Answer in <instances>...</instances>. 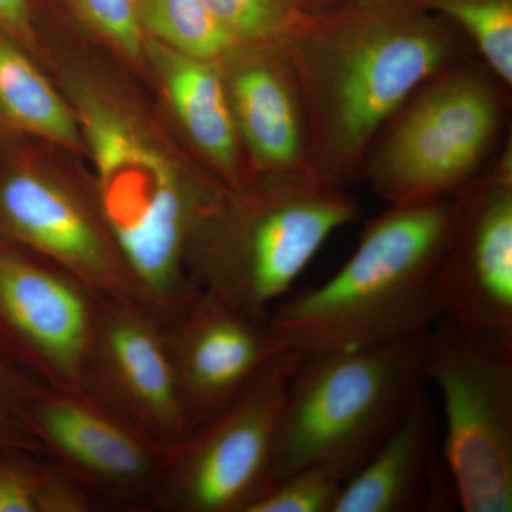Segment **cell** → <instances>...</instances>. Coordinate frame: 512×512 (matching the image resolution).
I'll list each match as a JSON object with an SVG mask.
<instances>
[{"label":"cell","instance_id":"cell-1","mask_svg":"<svg viewBox=\"0 0 512 512\" xmlns=\"http://www.w3.org/2000/svg\"><path fill=\"white\" fill-rule=\"evenodd\" d=\"M301 89L313 168L346 188L384 124L427 80L464 59L456 28L410 0H345L284 37Z\"/></svg>","mask_w":512,"mask_h":512},{"label":"cell","instance_id":"cell-2","mask_svg":"<svg viewBox=\"0 0 512 512\" xmlns=\"http://www.w3.org/2000/svg\"><path fill=\"white\" fill-rule=\"evenodd\" d=\"M456 214L457 195L390 205L332 278L276 303L275 328L301 355L375 348L427 332L440 318V268Z\"/></svg>","mask_w":512,"mask_h":512},{"label":"cell","instance_id":"cell-3","mask_svg":"<svg viewBox=\"0 0 512 512\" xmlns=\"http://www.w3.org/2000/svg\"><path fill=\"white\" fill-rule=\"evenodd\" d=\"M359 215L346 188L320 181L222 194L191 229L185 272L197 291L269 315L326 241Z\"/></svg>","mask_w":512,"mask_h":512},{"label":"cell","instance_id":"cell-4","mask_svg":"<svg viewBox=\"0 0 512 512\" xmlns=\"http://www.w3.org/2000/svg\"><path fill=\"white\" fill-rule=\"evenodd\" d=\"M429 330L375 348L301 355L286 394L269 487L313 464L338 467L352 477L426 382Z\"/></svg>","mask_w":512,"mask_h":512},{"label":"cell","instance_id":"cell-5","mask_svg":"<svg viewBox=\"0 0 512 512\" xmlns=\"http://www.w3.org/2000/svg\"><path fill=\"white\" fill-rule=\"evenodd\" d=\"M83 126L104 217L154 312L168 325L198 292L185 272V248L198 217L222 192L185 178L116 111L86 104Z\"/></svg>","mask_w":512,"mask_h":512},{"label":"cell","instance_id":"cell-6","mask_svg":"<svg viewBox=\"0 0 512 512\" xmlns=\"http://www.w3.org/2000/svg\"><path fill=\"white\" fill-rule=\"evenodd\" d=\"M503 83L460 60L427 80L377 134L363 163L390 205L456 197L483 173L505 113Z\"/></svg>","mask_w":512,"mask_h":512},{"label":"cell","instance_id":"cell-7","mask_svg":"<svg viewBox=\"0 0 512 512\" xmlns=\"http://www.w3.org/2000/svg\"><path fill=\"white\" fill-rule=\"evenodd\" d=\"M424 380L441 394L440 444L466 512L512 511V339L480 335L446 318L427 333Z\"/></svg>","mask_w":512,"mask_h":512},{"label":"cell","instance_id":"cell-8","mask_svg":"<svg viewBox=\"0 0 512 512\" xmlns=\"http://www.w3.org/2000/svg\"><path fill=\"white\" fill-rule=\"evenodd\" d=\"M301 353L285 350L205 426L165 448L154 508L247 512L268 490L289 382Z\"/></svg>","mask_w":512,"mask_h":512},{"label":"cell","instance_id":"cell-9","mask_svg":"<svg viewBox=\"0 0 512 512\" xmlns=\"http://www.w3.org/2000/svg\"><path fill=\"white\" fill-rule=\"evenodd\" d=\"M26 424L47 460L94 503L154 508L167 447L133 421L83 390L40 383Z\"/></svg>","mask_w":512,"mask_h":512},{"label":"cell","instance_id":"cell-10","mask_svg":"<svg viewBox=\"0 0 512 512\" xmlns=\"http://www.w3.org/2000/svg\"><path fill=\"white\" fill-rule=\"evenodd\" d=\"M103 299L52 259L0 242V353L40 383L83 390Z\"/></svg>","mask_w":512,"mask_h":512},{"label":"cell","instance_id":"cell-11","mask_svg":"<svg viewBox=\"0 0 512 512\" xmlns=\"http://www.w3.org/2000/svg\"><path fill=\"white\" fill-rule=\"evenodd\" d=\"M440 316L461 328L512 339V148L457 194L439 275Z\"/></svg>","mask_w":512,"mask_h":512},{"label":"cell","instance_id":"cell-12","mask_svg":"<svg viewBox=\"0 0 512 512\" xmlns=\"http://www.w3.org/2000/svg\"><path fill=\"white\" fill-rule=\"evenodd\" d=\"M83 392L133 421L164 447L190 434L167 326L147 306L103 299Z\"/></svg>","mask_w":512,"mask_h":512},{"label":"cell","instance_id":"cell-13","mask_svg":"<svg viewBox=\"0 0 512 512\" xmlns=\"http://www.w3.org/2000/svg\"><path fill=\"white\" fill-rule=\"evenodd\" d=\"M0 229L16 244L72 272L103 298L153 309L101 205L90 207L63 185L33 173L9 175L0 184Z\"/></svg>","mask_w":512,"mask_h":512},{"label":"cell","instance_id":"cell-14","mask_svg":"<svg viewBox=\"0 0 512 512\" xmlns=\"http://www.w3.org/2000/svg\"><path fill=\"white\" fill-rule=\"evenodd\" d=\"M190 434L218 416L271 360L292 349L269 315L198 291L167 325Z\"/></svg>","mask_w":512,"mask_h":512},{"label":"cell","instance_id":"cell-15","mask_svg":"<svg viewBox=\"0 0 512 512\" xmlns=\"http://www.w3.org/2000/svg\"><path fill=\"white\" fill-rule=\"evenodd\" d=\"M217 64L254 184L320 181L301 89L282 39L238 45Z\"/></svg>","mask_w":512,"mask_h":512},{"label":"cell","instance_id":"cell-16","mask_svg":"<svg viewBox=\"0 0 512 512\" xmlns=\"http://www.w3.org/2000/svg\"><path fill=\"white\" fill-rule=\"evenodd\" d=\"M444 484L453 485L439 448L436 407L424 382L382 446L349 478L333 512L441 511Z\"/></svg>","mask_w":512,"mask_h":512},{"label":"cell","instance_id":"cell-17","mask_svg":"<svg viewBox=\"0 0 512 512\" xmlns=\"http://www.w3.org/2000/svg\"><path fill=\"white\" fill-rule=\"evenodd\" d=\"M165 87L191 143L232 191L251 187L227 87L217 63L170 52L165 57Z\"/></svg>","mask_w":512,"mask_h":512},{"label":"cell","instance_id":"cell-18","mask_svg":"<svg viewBox=\"0 0 512 512\" xmlns=\"http://www.w3.org/2000/svg\"><path fill=\"white\" fill-rule=\"evenodd\" d=\"M0 109L13 123L60 143H76L73 114L22 53L0 40Z\"/></svg>","mask_w":512,"mask_h":512},{"label":"cell","instance_id":"cell-19","mask_svg":"<svg viewBox=\"0 0 512 512\" xmlns=\"http://www.w3.org/2000/svg\"><path fill=\"white\" fill-rule=\"evenodd\" d=\"M94 504L46 457L0 450V512H89Z\"/></svg>","mask_w":512,"mask_h":512},{"label":"cell","instance_id":"cell-20","mask_svg":"<svg viewBox=\"0 0 512 512\" xmlns=\"http://www.w3.org/2000/svg\"><path fill=\"white\" fill-rule=\"evenodd\" d=\"M141 25L181 55L220 63L239 45L204 0H140Z\"/></svg>","mask_w":512,"mask_h":512},{"label":"cell","instance_id":"cell-21","mask_svg":"<svg viewBox=\"0 0 512 512\" xmlns=\"http://www.w3.org/2000/svg\"><path fill=\"white\" fill-rule=\"evenodd\" d=\"M446 20L480 53L498 82L512 84V0H410Z\"/></svg>","mask_w":512,"mask_h":512},{"label":"cell","instance_id":"cell-22","mask_svg":"<svg viewBox=\"0 0 512 512\" xmlns=\"http://www.w3.org/2000/svg\"><path fill=\"white\" fill-rule=\"evenodd\" d=\"M349 476L326 464L299 468L269 487L247 512H333Z\"/></svg>","mask_w":512,"mask_h":512},{"label":"cell","instance_id":"cell-23","mask_svg":"<svg viewBox=\"0 0 512 512\" xmlns=\"http://www.w3.org/2000/svg\"><path fill=\"white\" fill-rule=\"evenodd\" d=\"M204 2L239 45L281 40L303 18L298 0Z\"/></svg>","mask_w":512,"mask_h":512},{"label":"cell","instance_id":"cell-24","mask_svg":"<svg viewBox=\"0 0 512 512\" xmlns=\"http://www.w3.org/2000/svg\"><path fill=\"white\" fill-rule=\"evenodd\" d=\"M39 384L0 353V450L45 457L26 424V407Z\"/></svg>","mask_w":512,"mask_h":512},{"label":"cell","instance_id":"cell-25","mask_svg":"<svg viewBox=\"0 0 512 512\" xmlns=\"http://www.w3.org/2000/svg\"><path fill=\"white\" fill-rule=\"evenodd\" d=\"M84 18L131 56L143 43L140 0H73Z\"/></svg>","mask_w":512,"mask_h":512},{"label":"cell","instance_id":"cell-26","mask_svg":"<svg viewBox=\"0 0 512 512\" xmlns=\"http://www.w3.org/2000/svg\"><path fill=\"white\" fill-rule=\"evenodd\" d=\"M30 0H0V28L13 35L29 29Z\"/></svg>","mask_w":512,"mask_h":512},{"label":"cell","instance_id":"cell-27","mask_svg":"<svg viewBox=\"0 0 512 512\" xmlns=\"http://www.w3.org/2000/svg\"><path fill=\"white\" fill-rule=\"evenodd\" d=\"M345 0H298L299 9L303 16L319 15L342 5Z\"/></svg>","mask_w":512,"mask_h":512}]
</instances>
